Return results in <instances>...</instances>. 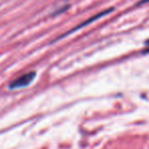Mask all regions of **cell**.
Segmentation results:
<instances>
[{"label":"cell","instance_id":"7a4b0ae2","mask_svg":"<svg viewBox=\"0 0 149 149\" xmlns=\"http://www.w3.org/2000/svg\"><path fill=\"white\" fill-rule=\"evenodd\" d=\"M112 10H113V8L112 7V8H108V9H105V10H103V11L99 12V13L95 14V15H94V16H92V17L88 18L87 20H85V22H82V24H79V26H76V28L72 29V30H71V31H68V33H66L64 36H61V37H60L59 39H61V38H62V37H64V36H68V35H70V33H74V31H76L80 30V29L84 28V26H88V24H92V22H95V20L99 19V18L103 17L104 15H106V14H108V13H109V12H112Z\"/></svg>","mask_w":149,"mask_h":149},{"label":"cell","instance_id":"6da1fadb","mask_svg":"<svg viewBox=\"0 0 149 149\" xmlns=\"http://www.w3.org/2000/svg\"><path fill=\"white\" fill-rule=\"evenodd\" d=\"M35 76H36V72H34V71H31V72H28V73H26V74L20 75V77L14 79V80L10 83L9 88L14 89V88H22V87L28 86V85L34 80Z\"/></svg>","mask_w":149,"mask_h":149},{"label":"cell","instance_id":"3957f363","mask_svg":"<svg viewBox=\"0 0 149 149\" xmlns=\"http://www.w3.org/2000/svg\"><path fill=\"white\" fill-rule=\"evenodd\" d=\"M144 53H149V47H147L145 50H144Z\"/></svg>","mask_w":149,"mask_h":149}]
</instances>
